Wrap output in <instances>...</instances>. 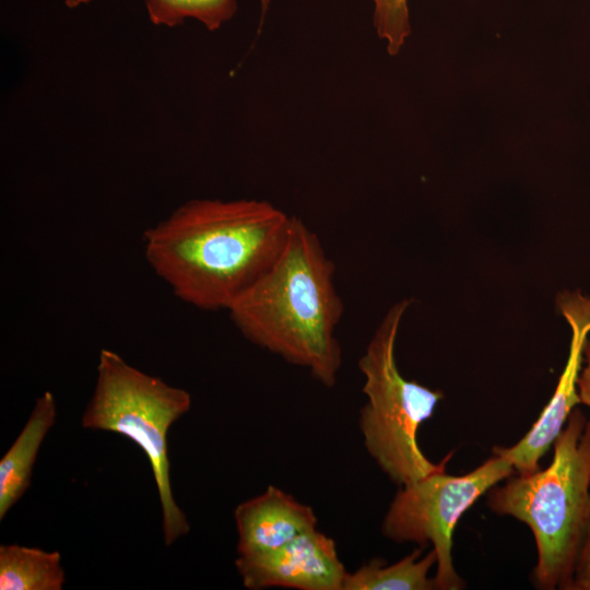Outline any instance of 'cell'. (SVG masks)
Here are the masks:
<instances>
[{"label": "cell", "mask_w": 590, "mask_h": 590, "mask_svg": "<svg viewBox=\"0 0 590 590\" xmlns=\"http://www.w3.org/2000/svg\"><path fill=\"white\" fill-rule=\"evenodd\" d=\"M373 23L390 56L398 55L411 35L409 0H371Z\"/></svg>", "instance_id": "cell-14"}, {"label": "cell", "mask_w": 590, "mask_h": 590, "mask_svg": "<svg viewBox=\"0 0 590 590\" xmlns=\"http://www.w3.org/2000/svg\"><path fill=\"white\" fill-rule=\"evenodd\" d=\"M234 519L238 556L274 550L317 527L310 506L273 485L240 503L234 510Z\"/></svg>", "instance_id": "cell-9"}, {"label": "cell", "mask_w": 590, "mask_h": 590, "mask_svg": "<svg viewBox=\"0 0 590 590\" xmlns=\"http://www.w3.org/2000/svg\"><path fill=\"white\" fill-rule=\"evenodd\" d=\"M66 571L58 551L0 545V590H61Z\"/></svg>", "instance_id": "cell-11"}, {"label": "cell", "mask_w": 590, "mask_h": 590, "mask_svg": "<svg viewBox=\"0 0 590 590\" xmlns=\"http://www.w3.org/2000/svg\"><path fill=\"white\" fill-rule=\"evenodd\" d=\"M436 560L434 550L422 556L421 547L391 565L373 558L354 573L347 571L342 590H433L436 585L429 571Z\"/></svg>", "instance_id": "cell-12"}, {"label": "cell", "mask_w": 590, "mask_h": 590, "mask_svg": "<svg viewBox=\"0 0 590 590\" xmlns=\"http://www.w3.org/2000/svg\"><path fill=\"white\" fill-rule=\"evenodd\" d=\"M95 0H64V4L69 9H75L80 5L87 4Z\"/></svg>", "instance_id": "cell-17"}, {"label": "cell", "mask_w": 590, "mask_h": 590, "mask_svg": "<svg viewBox=\"0 0 590 590\" xmlns=\"http://www.w3.org/2000/svg\"><path fill=\"white\" fill-rule=\"evenodd\" d=\"M264 14L271 0H259ZM150 21L157 26L174 27L187 19L197 20L208 31H216L237 11L236 0H145Z\"/></svg>", "instance_id": "cell-13"}, {"label": "cell", "mask_w": 590, "mask_h": 590, "mask_svg": "<svg viewBox=\"0 0 590 590\" xmlns=\"http://www.w3.org/2000/svg\"><path fill=\"white\" fill-rule=\"evenodd\" d=\"M556 307L570 329V343L565 367L546 406L530 430L510 447L493 448V453L506 457L518 474L538 471L540 459L564 428L570 413L580 403L578 378L583 350L590 335V297L580 290H563L556 296Z\"/></svg>", "instance_id": "cell-7"}, {"label": "cell", "mask_w": 590, "mask_h": 590, "mask_svg": "<svg viewBox=\"0 0 590 590\" xmlns=\"http://www.w3.org/2000/svg\"><path fill=\"white\" fill-rule=\"evenodd\" d=\"M410 299L393 304L358 361L366 403L359 413L364 447L380 470L404 486L446 470L451 453L435 463L421 450L417 432L444 398L439 390L405 379L396 361V343Z\"/></svg>", "instance_id": "cell-4"}, {"label": "cell", "mask_w": 590, "mask_h": 590, "mask_svg": "<svg viewBox=\"0 0 590 590\" xmlns=\"http://www.w3.org/2000/svg\"><path fill=\"white\" fill-rule=\"evenodd\" d=\"M570 590H590V518L576 562Z\"/></svg>", "instance_id": "cell-15"}, {"label": "cell", "mask_w": 590, "mask_h": 590, "mask_svg": "<svg viewBox=\"0 0 590 590\" xmlns=\"http://www.w3.org/2000/svg\"><path fill=\"white\" fill-rule=\"evenodd\" d=\"M235 566L250 590H342L347 574L333 539L317 529L274 550L238 556Z\"/></svg>", "instance_id": "cell-8"}, {"label": "cell", "mask_w": 590, "mask_h": 590, "mask_svg": "<svg viewBox=\"0 0 590 590\" xmlns=\"http://www.w3.org/2000/svg\"><path fill=\"white\" fill-rule=\"evenodd\" d=\"M577 387L580 403L590 408V338L587 340L585 345L582 367L579 374Z\"/></svg>", "instance_id": "cell-16"}, {"label": "cell", "mask_w": 590, "mask_h": 590, "mask_svg": "<svg viewBox=\"0 0 590 590\" xmlns=\"http://www.w3.org/2000/svg\"><path fill=\"white\" fill-rule=\"evenodd\" d=\"M334 273L317 234L293 216L278 259L226 311L248 341L332 387L342 364L337 329L343 315Z\"/></svg>", "instance_id": "cell-2"}, {"label": "cell", "mask_w": 590, "mask_h": 590, "mask_svg": "<svg viewBox=\"0 0 590 590\" xmlns=\"http://www.w3.org/2000/svg\"><path fill=\"white\" fill-rule=\"evenodd\" d=\"M515 472L504 456H493L462 475L446 470L401 486L381 523V533L396 543L430 544L436 554L437 590H458L463 580L452 558V536L462 515L498 482Z\"/></svg>", "instance_id": "cell-6"}, {"label": "cell", "mask_w": 590, "mask_h": 590, "mask_svg": "<svg viewBox=\"0 0 590 590\" xmlns=\"http://www.w3.org/2000/svg\"><path fill=\"white\" fill-rule=\"evenodd\" d=\"M191 403L187 390L149 375L116 352L103 349L95 388L81 417L83 428L125 436L148 457L167 546L190 531L188 518L173 494L167 435L172 425L190 410Z\"/></svg>", "instance_id": "cell-5"}, {"label": "cell", "mask_w": 590, "mask_h": 590, "mask_svg": "<svg viewBox=\"0 0 590 590\" xmlns=\"http://www.w3.org/2000/svg\"><path fill=\"white\" fill-rule=\"evenodd\" d=\"M293 216L257 199H192L145 231L144 255L176 297L227 310L278 259Z\"/></svg>", "instance_id": "cell-1"}, {"label": "cell", "mask_w": 590, "mask_h": 590, "mask_svg": "<svg viewBox=\"0 0 590 590\" xmlns=\"http://www.w3.org/2000/svg\"><path fill=\"white\" fill-rule=\"evenodd\" d=\"M553 446L547 468L493 486L487 506L530 528L538 553L534 583L570 590L590 518V418L575 409Z\"/></svg>", "instance_id": "cell-3"}, {"label": "cell", "mask_w": 590, "mask_h": 590, "mask_svg": "<svg viewBox=\"0 0 590 590\" xmlns=\"http://www.w3.org/2000/svg\"><path fill=\"white\" fill-rule=\"evenodd\" d=\"M56 420L55 397L46 391L36 400L22 430L0 460V520L28 489L38 451Z\"/></svg>", "instance_id": "cell-10"}]
</instances>
